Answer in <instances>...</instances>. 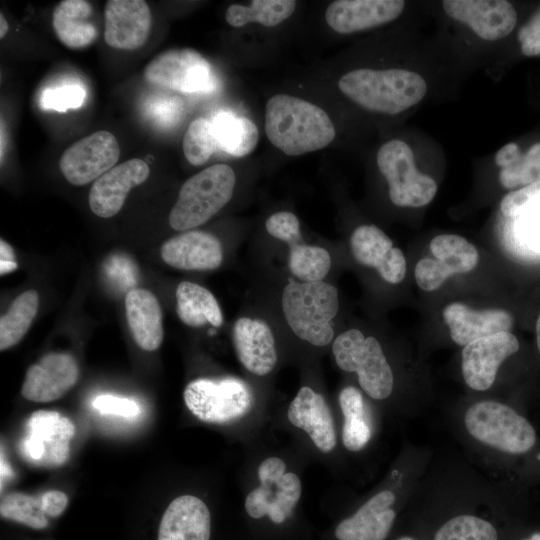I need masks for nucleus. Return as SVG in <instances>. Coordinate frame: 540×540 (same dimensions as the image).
<instances>
[{
	"instance_id": "f257e3e1",
	"label": "nucleus",
	"mask_w": 540,
	"mask_h": 540,
	"mask_svg": "<svg viewBox=\"0 0 540 540\" xmlns=\"http://www.w3.org/2000/svg\"><path fill=\"white\" fill-rule=\"evenodd\" d=\"M268 140L289 156L325 148L335 138V127L319 106L287 94H276L266 103Z\"/></svg>"
},
{
	"instance_id": "f03ea898",
	"label": "nucleus",
	"mask_w": 540,
	"mask_h": 540,
	"mask_svg": "<svg viewBox=\"0 0 540 540\" xmlns=\"http://www.w3.org/2000/svg\"><path fill=\"white\" fill-rule=\"evenodd\" d=\"M340 91L366 110L389 115L399 114L420 102L426 92L424 78L405 69H354L344 74Z\"/></svg>"
},
{
	"instance_id": "7ed1b4c3",
	"label": "nucleus",
	"mask_w": 540,
	"mask_h": 540,
	"mask_svg": "<svg viewBox=\"0 0 540 540\" xmlns=\"http://www.w3.org/2000/svg\"><path fill=\"white\" fill-rule=\"evenodd\" d=\"M282 309L298 338L318 347L333 340L332 321L339 310L335 286L324 281H290L282 293Z\"/></svg>"
},
{
	"instance_id": "20e7f679",
	"label": "nucleus",
	"mask_w": 540,
	"mask_h": 540,
	"mask_svg": "<svg viewBox=\"0 0 540 540\" xmlns=\"http://www.w3.org/2000/svg\"><path fill=\"white\" fill-rule=\"evenodd\" d=\"M235 183V173L227 164H215L193 175L180 188L169 214L170 226L185 231L202 225L230 201Z\"/></svg>"
},
{
	"instance_id": "39448f33",
	"label": "nucleus",
	"mask_w": 540,
	"mask_h": 540,
	"mask_svg": "<svg viewBox=\"0 0 540 540\" xmlns=\"http://www.w3.org/2000/svg\"><path fill=\"white\" fill-rule=\"evenodd\" d=\"M464 423L475 439L505 453L527 454L537 443L532 424L510 406L496 401H481L470 406Z\"/></svg>"
},
{
	"instance_id": "423d86ee",
	"label": "nucleus",
	"mask_w": 540,
	"mask_h": 540,
	"mask_svg": "<svg viewBox=\"0 0 540 540\" xmlns=\"http://www.w3.org/2000/svg\"><path fill=\"white\" fill-rule=\"evenodd\" d=\"M332 352L340 369L357 373L361 388L371 398L381 400L390 396L393 373L376 338L349 329L335 338Z\"/></svg>"
},
{
	"instance_id": "0eeeda50",
	"label": "nucleus",
	"mask_w": 540,
	"mask_h": 540,
	"mask_svg": "<svg viewBox=\"0 0 540 540\" xmlns=\"http://www.w3.org/2000/svg\"><path fill=\"white\" fill-rule=\"evenodd\" d=\"M183 398L196 418L214 424L240 419L251 410L254 402L249 386L234 377L193 380L185 387Z\"/></svg>"
},
{
	"instance_id": "6e6552de",
	"label": "nucleus",
	"mask_w": 540,
	"mask_h": 540,
	"mask_svg": "<svg viewBox=\"0 0 540 540\" xmlns=\"http://www.w3.org/2000/svg\"><path fill=\"white\" fill-rule=\"evenodd\" d=\"M377 166L388 183L391 202L399 207H422L430 203L437 184L417 170L410 146L394 139L384 143L377 153Z\"/></svg>"
},
{
	"instance_id": "1a4fd4ad",
	"label": "nucleus",
	"mask_w": 540,
	"mask_h": 540,
	"mask_svg": "<svg viewBox=\"0 0 540 540\" xmlns=\"http://www.w3.org/2000/svg\"><path fill=\"white\" fill-rule=\"evenodd\" d=\"M144 76L154 85L185 94L210 93L218 86L211 64L189 48L160 53L147 65Z\"/></svg>"
},
{
	"instance_id": "9d476101",
	"label": "nucleus",
	"mask_w": 540,
	"mask_h": 540,
	"mask_svg": "<svg viewBox=\"0 0 540 540\" xmlns=\"http://www.w3.org/2000/svg\"><path fill=\"white\" fill-rule=\"evenodd\" d=\"M27 434L22 452L29 462L42 467H58L69 458L74 423L66 416L50 410L33 412L27 420Z\"/></svg>"
},
{
	"instance_id": "9b49d317",
	"label": "nucleus",
	"mask_w": 540,
	"mask_h": 540,
	"mask_svg": "<svg viewBox=\"0 0 540 540\" xmlns=\"http://www.w3.org/2000/svg\"><path fill=\"white\" fill-rule=\"evenodd\" d=\"M119 156L115 136L108 131H96L69 146L59 160V167L69 183L81 186L113 168Z\"/></svg>"
},
{
	"instance_id": "f8f14e48",
	"label": "nucleus",
	"mask_w": 540,
	"mask_h": 540,
	"mask_svg": "<svg viewBox=\"0 0 540 540\" xmlns=\"http://www.w3.org/2000/svg\"><path fill=\"white\" fill-rule=\"evenodd\" d=\"M429 248L435 258L420 259L414 270L417 285L424 291L436 290L452 274L470 272L479 261L475 246L459 235H438Z\"/></svg>"
},
{
	"instance_id": "ddd939ff",
	"label": "nucleus",
	"mask_w": 540,
	"mask_h": 540,
	"mask_svg": "<svg viewBox=\"0 0 540 540\" xmlns=\"http://www.w3.org/2000/svg\"><path fill=\"white\" fill-rule=\"evenodd\" d=\"M519 350V341L511 332H500L476 339L462 350V374L474 390L489 389L500 365Z\"/></svg>"
},
{
	"instance_id": "4468645a",
	"label": "nucleus",
	"mask_w": 540,
	"mask_h": 540,
	"mask_svg": "<svg viewBox=\"0 0 540 540\" xmlns=\"http://www.w3.org/2000/svg\"><path fill=\"white\" fill-rule=\"evenodd\" d=\"M442 6L449 17L468 25L487 41L504 38L517 23V12L506 0H445Z\"/></svg>"
},
{
	"instance_id": "2eb2a0df",
	"label": "nucleus",
	"mask_w": 540,
	"mask_h": 540,
	"mask_svg": "<svg viewBox=\"0 0 540 540\" xmlns=\"http://www.w3.org/2000/svg\"><path fill=\"white\" fill-rule=\"evenodd\" d=\"M79 367L68 353L51 352L29 367L22 385V396L45 403L59 399L78 381Z\"/></svg>"
},
{
	"instance_id": "dca6fc26",
	"label": "nucleus",
	"mask_w": 540,
	"mask_h": 540,
	"mask_svg": "<svg viewBox=\"0 0 540 540\" xmlns=\"http://www.w3.org/2000/svg\"><path fill=\"white\" fill-rule=\"evenodd\" d=\"M104 18V39L110 47L135 50L148 39L152 15L146 1L109 0Z\"/></svg>"
},
{
	"instance_id": "f3484780",
	"label": "nucleus",
	"mask_w": 540,
	"mask_h": 540,
	"mask_svg": "<svg viewBox=\"0 0 540 540\" xmlns=\"http://www.w3.org/2000/svg\"><path fill=\"white\" fill-rule=\"evenodd\" d=\"M149 174L148 164L139 158L114 166L92 184L88 198L91 211L101 218L116 215L129 191L145 182Z\"/></svg>"
},
{
	"instance_id": "a211bd4d",
	"label": "nucleus",
	"mask_w": 540,
	"mask_h": 540,
	"mask_svg": "<svg viewBox=\"0 0 540 540\" xmlns=\"http://www.w3.org/2000/svg\"><path fill=\"white\" fill-rule=\"evenodd\" d=\"M350 247L359 264L375 268L386 282L398 284L404 279L405 256L380 228L374 225L357 227L351 234Z\"/></svg>"
},
{
	"instance_id": "6ab92c4d",
	"label": "nucleus",
	"mask_w": 540,
	"mask_h": 540,
	"mask_svg": "<svg viewBox=\"0 0 540 540\" xmlns=\"http://www.w3.org/2000/svg\"><path fill=\"white\" fill-rule=\"evenodd\" d=\"M404 7L402 0H338L327 7L325 20L334 31L348 34L391 22Z\"/></svg>"
},
{
	"instance_id": "aec40b11",
	"label": "nucleus",
	"mask_w": 540,
	"mask_h": 540,
	"mask_svg": "<svg viewBox=\"0 0 540 540\" xmlns=\"http://www.w3.org/2000/svg\"><path fill=\"white\" fill-rule=\"evenodd\" d=\"M500 212L510 221L515 242L540 256V181L505 195Z\"/></svg>"
},
{
	"instance_id": "412c9836",
	"label": "nucleus",
	"mask_w": 540,
	"mask_h": 540,
	"mask_svg": "<svg viewBox=\"0 0 540 540\" xmlns=\"http://www.w3.org/2000/svg\"><path fill=\"white\" fill-rule=\"evenodd\" d=\"M161 257L176 269L213 270L222 263L223 248L215 235L191 230L165 241L161 246Z\"/></svg>"
},
{
	"instance_id": "4be33fe9",
	"label": "nucleus",
	"mask_w": 540,
	"mask_h": 540,
	"mask_svg": "<svg viewBox=\"0 0 540 540\" xmlns=\"http://www.w3.org/2000/svg\"><path fill=\"white\" fill-rule=\"evenodd\" d=\"M233 343L239 361L257 376L269 374L277 362L275 339L260 319L239 318L233 327Z\"/></svg>"
},
{
	"instance_id": "5701e85b",
	"label": "nucleus",
	"mask_w": 540,
	"mask_h": 540,
	"mask_svg": "<svg viewBox=\"0 0 540 540\" xmlns=\"http://www.w3.org/2000/svg\"><path fill=\"white\" fill-rule=\"evenodd\" d=\"M288 419L292 425L303 429L314 445L323 453L336 446L334 421L324 397L304 386L289 405Z\"/></svg>"
},
{
	"instance_id": "b1692460",
	"label": "nucleus",
	"mask_w": 540,
	"mask_h": 540,
	"mask_svg": "<svg viewBox=\"0 0 540 540\" xmlns=\"http://www.w3.org/2000/svg\"><path fill=\"white\" fill-rule=\"evenodd\" d=\"M443 318L449 327L451 339L460 346L500 332H510L512 315L502 309L477 311L463 303L454 302L445 307Z\"/></svg>"
},
{
	"instance_id": "393cba45",
	"label": "nucleus",
	"mask_w": 540,
	"mask_h": 540,
	"mask_svg": "<svg viewBox=\"0 0 540 540\" xmlns=\"http://www.w3.org/2000/svg\"><path fill=\"white\" fill-rule=\"evenodd\" d=\"M211 515L207 505L193 495L175 498L165 510L158 540H210Z\"/></svg>"
},
{
	"instance_id": "a878e982",
	"label": "nucleus",
	"mask_w": 540,
	"mask_h": 540,
	"mask_svg": "<svg viewBox=\"0 0 540 540\" xmlns=\"http://www.w3.org/2000/svg\"><path fill=\"white\" fill-rule=\"evenodd\" d=\"M125 312L137 345L145 351L158 349L164 332L162 310L153 293L143 288L130 290L125 297Z\"/></svg>"
},
{
	"instance_id": "bb28decb",
	"label": "nucleus",
	"mask_w": 540,
	"mask_h": 540,
	"mask_svg": "<svg viewBox=\"0 0 540 540\" xmlns=\"http://www.w3.org/2000/svg\"><path fill=\"white\" fill-rule=\"evenodd\" d=\"M92 12L88 1H60L52 12V25L57 38L71 49L92 44L98 36L97 28L90 20Z\"/></svg>"
},
{
	"instance_id": "cd10ccee",
	"label": "nucleus",
	"mask_w": 540,
	"mask_h": 540,
	"mask_svg": "<svg viewBox=\"0 0 540 540\" xmlns=\"http://www.w3.org/2000/svg\"><path fill=\"white\" fill-rule=\"evenodd\" d=\"M500 167L499 182L506 189L523 188L540 181V142L534 143L526 152L510 142L495 155Z\"/></svg>"
},
{
	"instance_id": "c85d7f7f",
	"label": "nucleus",
	"mask_w": 540,
	"mask_h": 540,
	"mask_svg": "<svg viewBox=\"0 0 540 540\" xmlns=\"http://www.w3.org/2000/svg\"><path fill=\"white\" fill-rule=\"evenodd\" d=\"M177 314L180 320L191 327L206 323L214 327L222 325L223 316L214 295L199 284L183 281L176 289Z\"/></svg>"
},
{
	"instance_id": "c756f323",
	"label": "nucleus",
	"mask_w": 540,
	"mask_h": 540,
	"mask_svg": "<svg viewBox=\"0 0 540 540\" xmlns=\"http://www.w3.org/2000/svg\"><path fill=\"white\" fill-rule=\"evenodd\" d=\"M211 123L218 148L227 154L243 157L255 149L259 131L249 118L221 111L214 116Z\"/></svg>"
},
{
	"instance_id": "7c9ffc66",
	"label": "nucleus",
	"mask_w": 540,
	"mask_h": 540,
	"mask_svg": "<svg viewBox=\"0 0 540 540\" xmlns=\"http://www.w3.org/2000/svg\"><path fill=\"white\" fill-rule=\"evenodd\" d=\"M395 501L393 492L385 490L363 504L355 514L342 520L335 530L339 540H377L379 515Z\"/></svg>"
},
{
	"instance_id": "2f4dec72",
	"label": "nucleus",
	"mask_w": 540,
	"mask_h": 540,
	"mask_svg": "<svg viewBox=\"0 0 540 540\" xmlns=\"http://www.w3.org/2000/svg\"><path fill=\"white\" fill-rule=\"evenodd\" d=\"M295 8L296 1L293 0H253L248 6L230 5L225 19L233 27H242L252 22L272 27L289 18Z\"/></svg>"
},
{
	"instance_id": "473e14b6",
	"label": "nucleus",
	"mask_w": 540,
	"mask_h": 540,
	"mask_svg": "<svg viewBox=\"0 0 540 540\" xmlns=\"http://www.w3.org/2000/svg\"><path fill=\"white\" fill-rule=\"evenodd\" d=\"M38 293L28 290L21 293L9 310L0 318V350L17 344L30 328L38 310Z\"/></svg>"
},
{
	"instance_id": "72a5a7b5",
	"label": "nucleus",
	"mask_w": 540,
	"mask_h": 540,
	"mask_svg": "<svg viewBox=\"0 0 540 540\" xmlns=\"http://www.w3.org/2000/svg\"><path fill=\"white\" fill-rule=\"evenodd\" d=\"M289 269L301 282L323 281L331 268V256L319 246L300 241L289 245Z\"/></svg>"
},
{
	"instance_id": "f704fd0d",
	"label": "nucleus",
	"mask_w": 540,
	"mask_h": 540,
	"mask_svg": "<svg viewBox=\"0 0 540 540\" xmlns=\"http://www.w3.org/2000/svg\"><path fill=\"white\" fill-rule=\"evenodd\" d=\"M1 517L32 529L41 530L48 526V517L44 514L40 496L23 492L6 495L0 504Z\"/></svg>"
},
{
	"instance_id": "c9c22d12",
	"label": "nucleus",
	"mask_w": 540,
	"mask_h": 540,
	"mask_svg": "<svg viewBox=\"0 0 540 540\" xmlns=\"http://www.w3.org/2000/svg\"><path fill=\"white\" fill-rule=\"evenodd\" d=\"M433 540H498V533L489 521L475 515L462 514L441 525Z\"/></svg>"
},
{
	"instance_id": "e433bc0d",
	"label": "nucleus",
	"mask_w": 540,
	"mask_h": 540,
	"mask_svg": "<svg viewBox=\"0 0 540 540\" xmlns=\"http://www.w3.org/2000/svg\"><path fill=\"white\" fill-rule=\"evenodd\" d=\"M182 147L190 164L206 163L218 148L211 121L204 117L193 120L184 135Z\"/></svg>"
},
{
	"instance_id": "4c0bfd02",
	"label": "nucleus",
	"mask_w": 540,
	"mask_h": 540,
	"mask_svg": "<svg viewBox=\"0 0 540 540\" xmlns=\"http://www.w3.org/2000/svg\"><path fill=\"white\" fill-rule=\"evenodd\" d=\"M86 96L85 89L79 85H67L45 90L40 98L41 107L45 110L65 112L82 106Z\"/></svg>"
},
{
	"instance_id": "58836bf2",
	"label": "nucleus",
	"mask_w": 540,
	"mask_h": 540,
	"mask_svg": "<svg viewBox=\"0 0 540 540\" xmlns=\"http://www.w3.org/2000/svg\"><path fill=\"white\" fill-rule=\"evenodd\" d=\"M265 227L272 237L288 245L300 241L302 237L300 222L292 212L280 211L272 214L266 220Z\"/></svg>"
},
{
	"instance_id": "ea45409f",
	"label": "nucleus",
	"mask_w": 540,
	"mask_h": 540,
	"mask_svg": "<svg viewBox=\"0 0 540 540\" xmlns=\"http://www.w3.org/2000/svg\"><path fill=\"white\" fill-rule=\"evenodd\" d=\"M371 438V428L365 419V414L344 416L342 441L346 449L359 451L366 446Z\"/></svg>"
},
{
	"instance_id": "a19ab883",
	"label": "nucleus",
	"mask_w": 540,
	"mask_h": 540,
	"mask_svg": "<svg viewBox=\"0 0 540 540\" xmlns=\"http://www.w3.org/2000/svg\"><path fill=\"white\" fill-rule=\"evenodd\" d=\"M92 406L103 415H115L133 418L140 414L139 405L132 399L111 394H102L94 398Z\"/></svg>"
},
{
	"instance_id": "79ce46f5",
	"label": "nucleus",
	"mask_w": 540,
	"mask_h": 540,
	"mask_svg": "<svg viewBox=\"0 0 540 540\" xmlns=\"http://www.w3.org/2000/svg\"><path fill=\"white\" fill-rule=\"evenodd\" d=\"M276 486L278 490L273 499L288 518L301 496V481L295 473L287 472Z\"/></svg>"
},
{
	"instance_id": "37998d69",
	"label": "nucleus",
	"mask_w": 540,
	"mask_h": 540,
	"mask_svg": "<svg viewBox=\"0 0 540 540\" xmlns=\"http://www.w3.org/2000/svg\"><path fill=\"white\" fill-rule=\"evenodd\" d=\"M518 41L523 55L540 56V8L520 28Z\"/></svg>"
},
{
	"instance_id": "c03bdc74",
	"label": "nucleus",
	"mask_w": 540,
	"mask_h": 540,
	"mask_svg": "<svg viewBox=\"0 0 540 540\" xmlns=\"http://www.w3.org/2000/svg\"><path fill=\"white\" fill-rule=\"evenodd\" d=\"M273 493L271 487L261 485L251 491L245 499V510L252 518L258 519L268 513Z\"/></svg>"
},
{
	"instance_id": "a18cd8bd",
	"label": "nucleus",
	"mask_w": 540,
	"mask_h": 540,
	"mask_svg": "<svg viewBox=\"0 0 540 540\" xmlns=\"http://www.w3.org/2000/svg\"><path fill=\"white\" fill-rule=\"evenodd\" d=\"M285 462L278 457H269L261 462L258 477L261 485L271 487L276 485L286 473Z\"/></svg>"
},
{
	"instance_id": "49530a36",
	"label": "nucleus",
	"mask_w": 540,
	"mask_h": 540,
	"mask_svg": "<svg viewBox=\"0 0 540 540\" xmlns=\"http://www.w3.org/2000/svg\"><path fill=\"white\" fill-rule=\"evenodd\" d=\"M339 404L344 416L365 414L362 394L355 387L348 386L341 390Z\"/></svg>"
},
{
	"instance_id": "de8ad7c7",
	"label": "nucleus",
	"mask_w": 540,
	"mask_h": 540,
	"mask_svg": "<svg viewBox=\"0 0 540 540\" xmlns=\"http://www.w3.org/2000/svg\"><path fill=\"white\" fill-rule=\"evenodd\" d=\"M40 498L42 510L47 517L60 516L68 505L67 495L60 490L46 491Z\"/></svg>"
},
{
	"instance_id": "09e8293b",
	"label": "nucleus",
	"mask_w": 540,
	"mask_h": 540,
	"mask_svg": "<svg viewBox=\"0 0 540 540\" xmlns=\"http://www.w3.org/2000/svg\"><path fill=\"white\" fill-rule=\"evenodd\" d=\"M267 515L276 524L283 523L286 519L284 512L282 511L280 506L274 501L273 498L269 503Z\"/></svg>"
},
{
	"instance_id": "8fccbe9b",
	"label": "nucleus",
	"mask_w": 540,
	"mask_h": 540,
	"mask_svg": "<svg viewBox=\"0 0 540 540\" xmlns=\"http://www.w3.org/2000/svg\"><path fill=\"white\" fill-rule=\"evenodd\" d=\"M0 261H15V254L12 247L3 239L0 240Z\"/></svg>"
},
{
	"instance_id": "3c124183",
	"label": "nucleus",
	"mask_w": 540,
	"mask_h": 540,
	"mask_svg": "<svg viewBox=\"0 0 540 540\" xmlns=\"http://www.w3.org/2000/svg\"><path fill=\"white\" fill-rule=\"evenodd\" d=\"M17 267H18V264H17L16 261H11V262L0 261V273H1V275L10 273V272L16 270Z\"/></svg>"
},
{
	"instance_id": "603ef678",
	"label": "nucleus",
	"mask_w": 540,
	"mask_h": 540,
	"mask_svg": "<svg viewBox=\"0 0 540 540\" xmlns=\"http://www.w3.org/2000/svg\"><path fill=\"white\" fill-rule=\"evenodd\" d=\"M9 30V25L4 15L0 14V38H4Z\"/></svg>"
},
{
	"instance_id": "864d4df0",
	"label": "nucleus",
	"mask_w": 540,
	"mask_h": 540,
	"mask_svg": "<svg viewBox=\"0 0 540 540\" xmlns=\"http://www.w3.org/2000/svg\"><path fill=\"white\" fill-rule=\"evenodd\" d=\"M536 342H537V348L540 354V313L537 318L536 322Z\"/></svg>"
},
{
	"instance_id": "5fc2aeb1",
	"label": "nucleus",
	"mask_w": 540,
	"mask_h": 540,
	"mask_svg": "<svg viewBox=\"0 0 540 540\" xmlns=\"http://www.w3.org/2000/svg\"><path fill=\"white\" fill-rule=\"evenodd\" d=\"M524 540H540V533L539 532L533 533L529 538L524 539Z\"/></svg>"
}]
</instances>
